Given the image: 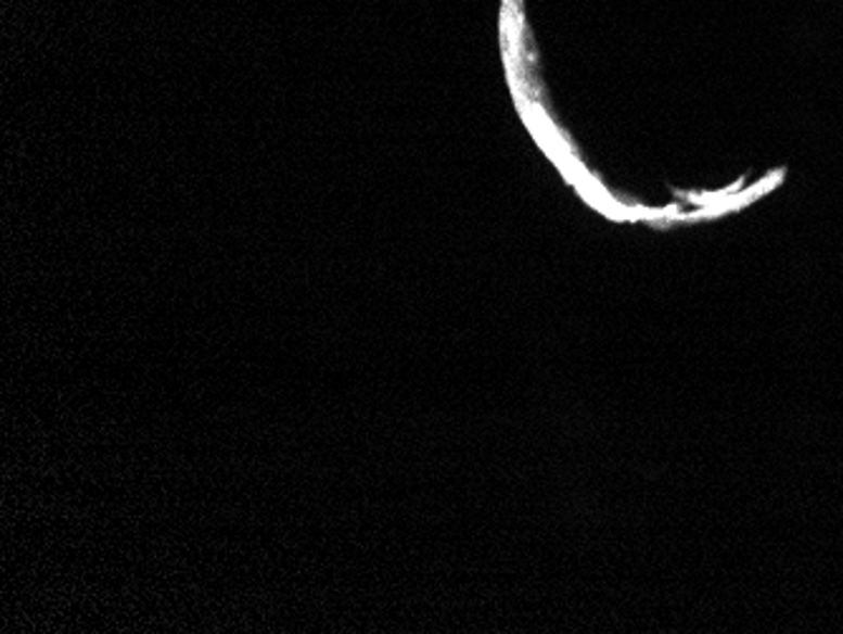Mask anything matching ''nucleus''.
Instances as JSON below:
<instances>
[]
</instances>
